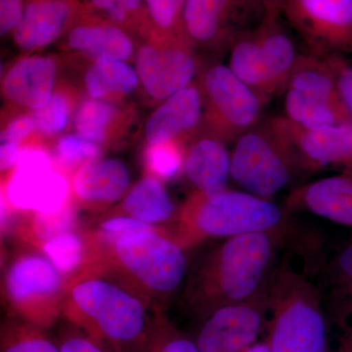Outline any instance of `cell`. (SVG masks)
Listing matches in <instances>:
<instances>
[{
  "label": "cell",
  "instance_id": "1",
  "mask_svg": "<svg viewBox=\"0 0 352 352\" xmlns=\"http://www.w3.org/2000/svg\"><path fill=\"white\" fill-rule=\"evenodd\" d=\"M291 238L283 233L263 232L224 240L190 273L183 307L200 323L219 308L261 295L276 270L280 249Z\"/></svg>",
  "mask_w": 352,
  "mask_h": 352
},
{
  "label": "cell",
  "instance_id": "2",
  "mask_svg": "<svg viewBox=\"0 0 352 352\" xmlns=\"http://www.w3.org/2000/svg\"><path fill=\"white\" fill-rule=\"evenodd\" d=\"M150 309L131 289L89 270L67 286L61 317L112 352H142L151 326Z\"/></svg>",
  "mask_w": 352,
  "mask_h": 352
},
{
  "label": "cell",
  "instance_id": "3",
  "mask_svg": "<svg viewBox=\"0 0 352 352\" xmlns=\"http://www.w3.org/2000/svg\"><path fill=\"white\" fill-rule=\"evenodd\" d=\"M101 272L113 273V279L143 298L151 307L162 309L182 287L188 273V259L171 235L157 228L122 235H102Z\"/></svg>",
  "mask_w": 352,
  "mask_h": 352
},
{
  "label": "cell",
  "instance_id": "4",
  "mask_svg": "<svg viewBox=\"0 0 352 352\" xmlns=\"http://www.w3.org/2000/svg\"><path fill=\"white\" fill-rule=\"evenodd\" d=\"M291 214L270 200L226 189L212 195L195 193L176 212L173 238L185 249L207 239L245 234L279 232L295 237Z\"/></svg>",
  "mask_w": 352,
  "mask_h": 352
},
{
  "label": "cell",
  "instance_id": "5",
  "mask_svg": "<svg viewBox=\"0 0 352 352\" xmlns=\"http://www.w3.org/2000/svg\"><path fill=\"white\" fill-rule=\"evenodd\" d=\"M320 289L284 258L268 286L266 340L270 352H327L328 324Z\"/></svg>",
  "mask_w": 352,
  "mask_h": 352
},
{
  "label": "cell",
  "instance_id": "6",
  "mask_svg": "<svg viewBox=\"0 0 352 352\" xmlns=\"http://www.w3.org/2000/svg\"><path fill=\"white\" fill-rule=\"evenodd\" d=\"M300 56L282 16L264 15L256 27L234 38L228 67L267 104L283 94Z\"/></svg>",
  "mask_w": 352,
  "mask_h": 352
},
{
  "label": "cell",
  "instance_id": "7",
  "mask_svg": "<svg viewBox=\"0 0 352 352\" xmlns=\"http://www.w3.org/2000/svg\"><path fill=\"white\" fill-rule=\"evenodd\" d=\"M66 289V278L43 252L20 254L4 274V296L13 318L45 331L61 317Z\"/></svg>",
  "mask_w": 352,
  "mask_h": 352
},
{
  "label": "cell",
  "instance_id": "8",
  "mask_svg": "<svg viewBox=\"0 0 352 352\" xmlns=\"http://www.w3.org/2000/svg\"><path fill=\"white\" fill-rule=\"evenodd\" d=\"M298 173L295 157L267 120L235 141L230 175L243 191L270 200Z\"/></svg>",
  "mask_w": 352,
  "mask_h": 352
},
{
  "label": "cell",
  "instance_id": "9",
  "mask_svg": "<svg viewBox=\"0 0 352 352\" xmlns=\"http://www.w3.org/2000/svg\"><path fill=\"white\" fill-rule=\"evenodd\" d=\"M201 87L214 138L224 143L235 142L242 134L258 126L265 104L228 65L210 67L203 76Z\"/></svg>",
  "mask_w": 352,
  "mask_h": 352
},
{
  "label": "cell",
  "instance_id": "10",
  "mask_svg": "<svg viewBox=\"0 0 352 352\" xmlns=\"http://www.w3.org/2000/svg\"><path fill=\"white\" fill-rule=\"evenodd\" d=\"M292 29L311 54L352 55V0H285L282 8Z\"/></svg>",
  "mask_w": 352,
  "mask_h": 352
},
{
  "label": "cell",
  "instance_id": "11",
  "mask_svg": "<svg viewBox=\"0 0 352 352\" xmlns=\"http://www.w3.org/2000/svg\"><path fill=\"white\" fill-rule=\"evenodd\" d=\"M283 96L285 110L300 124H320L335 116L352 122L325 57L300 54Z\"/></svg>",
  "mask_w": 352,
  "mask_h": 352
},
{
  "label": "cell",
  "instance_id": "12",
  "mask_svg": "<svg viewBox=\"0 0 352 352\" xmlns=\"http://www.w3.org/2000/svg\"><path fill=\"white\" fill-rule=\"evenodd\" d=\"M69 185L54 168L52 157L43 148L21 153L4 198L11 207L34 214H53L68 204Z\"/></svg>",
  "mask_w": 352,
  "mask_h": 352
},
{
  "label": "cell",
  "instance_id": "13",
  "mask_svg": "<svg viewBox=\"0 0 352 352\" xmlns=\"http://www.w3.org/2000/svg\"><path fill=\"white\" fill-rule=\"evenodd\" d=\"M267 315L268 287L251 300L215 310L193 337L199 352L247 351L266 327Z\"/></svg>",
  "mask_w": 352,
  "mask_h": 352
},
{
  "label": "cell",
  "instance_id": "14",
  "mask_svg": "<svg viewBox=\"0 0 352 352\" xmlns=\"http://www.w3.org/2000/svg\"><path fill=\"white\" fill-rule=\"evenodd\" d=\"M267 122L293 154L300 173L330 168L352 170V122L307 131L282 116Z\"/></svg>",
  "mask_w": 352,
  "mask_h": 352
},
{
  "label": "cell",
  "instance_id": "15",
  "mask_svg": "<svg viewBox=\"0 0 352 352\" xmlns=\"http://www.w3.org/2000/svg\"><path fill=\"white\" fill-rule=\"evenodd\" d=\"M264 16L258 0H186L183 12V34L200 44L226 43L245 30L252 20Z\"/></svg>",
  "mask_w": 352,
  "mask_h": 352
},
{
  "label": "cell",
  "instance_id": "16",
  "mask_svg": "<svg viewBox=\"0 0 352 352\" xmlns=\"http://www.w3.org/2000/svg\"><path fill=\"white\" fill-rule=\"evenodd\" d=\"M197 61L186 39L176 38L166 45H145L136 57L139 80L150 96L166 98L191 85L197 74Z\"/></svg>",
  "mask_w": 352,
  "mask_h": 352
},
{
  "label": "cell",
  "instance_id": "17",
  "mask_svg": "<svg viewBox=\"0 0 352 352\" xmlns=\"http://www.w3.org/2000/svg\"><path fill=\"white\" fill-rule=\"evenodd\" d=\"M283 208L289 214L307 212L352 227V170L296 187L287 197Z\"/></svg>",
  "mask_w": 352,
  "mask_h": 352
},
{
  "label": "cell",
  "instance_id": "18",
  "mask_svg": "<svg viewBox=\"0 0 352 352\" xmlns=\"http://www.w3.org/2000/svg\"><path fill=\"white\" fill-rule=\"evenodd\" d=\"M204 115L201 90L189 85L164 100L148 120L145 136L148 144L178 140L201 124Z\"/></svg>",
  "mask_w": 352,
  "mask_h": 352
},
{
  "label": "cell",
  "instance_id": "19",
  "mask_svg": "<svg viewBox=\"0 0 352 352\" xmlns=\"http://www.w3.org/2000/svg\"><path fill=\"white\" fill-rule=\"evenodd\" d=\"M55 78L56 65L52 58L25 57L7 72L2 89L9 101L36 111L52 97Z\"/></svg>",
  "mask_w": 352,
  "mask_h": 352
},
{
  "label": "cell",
  "instance_id": "20",
  "mask_svg": "<svg viewBox=\"0 0 352 352\" xmlns=\"http://www.w3.org/2000/svg\"><path fill=\"white\" fill-rule=\"evenodd\" d=\"M214 136L197 140L185 153L184 171L195 193L212 195L227 189L231 178V153Z\"/></svg>",
  "mask_w": 352,
  "mask_h": 352
},
{
  "label": "cell",
  "instance_id": "21",
  "mask_svg": "<svg viewBox=\"0 0 352 352\" xmlns=\"http://www.w3.org/2000/svg\"><path fill=\"white\" fill-rule=\"evenodd\" d=\"M131 176L126 164L113 157H96L80 166L73 189L80 201L95 205L115 203L126 195Z\"/></svg>",
  "mask_w": 352,
  "mask_h": 352
},
{
  "label": "cell",
  "instance_id": "22",
  "mask_svg": "<svg viewBox=\"0 0 352 352\" xmlns=\"http://www.w3.org/2000/svg\"><path fill=\"white\" fill-rule=\"evenodd\" d=\"M71 13L68 0H31L13 32L14 41L21 50L45 47L63 32Z\"/></svg>",
  "mask_w": 352,
  "mask_h": 352
},
{
  "label": "cell",
  "instance_id": "23",
  "mask_svg": "<svg viewBox=\"0 0 352 352\" xmlns=\"http://www.w3.org/2000/svg\"><path fill=\"white\" fill-rule=\"evenodd\" d=\"M124 214L156 226L175 219L176 210L161 179L146 176L139 180L122 201Z\"/></svg>",
  "mask_w": 352,
  "mask_h": 352
},
{
  "label": "cell",
  "instance_id": "24",
  "mask_svg": "<svg viewBox=\"0 0 352 352\" xmlns=\"http://www.w3.org/2000/svg\"><path fill=\"white\" fill-rule=\"evenodd\" d=\"M68 44L72 50L96 59L102 57L126 60L133 52L131 38L117 25H82L69 32Z\"/></svg>",
  "mask_w": 352,
  "mask_h": 352
},
{
  "label": "cell",
  "instance_id": "25",
  "mask_svg": "<svg viewBox=\"0 0 352 352\" xmlns=\"http://www.w3.org/2000/svg\"><path fill=\"white\" fill-rule=\"evenodd\" d=\"M139 82L136 69L124 60L113 58H98L85 74V87L94 99H102L109 95L131 94L138 87Z\"/></svg>",
  "mask_w": 352,
  "mask_h": 352
},
{
  "label": "cell",
  "instance_id": "26",
  "mask_svg": "<svg viewBox=\"0 0 352 352\" xmlns=\"http://www.w3.org/2000/svg\"><path fill=\"white\" fill-rule=\"evenodd\" d=\"M43 252L65 278L75 277L82 270L89 251L82 236L75 231L58 234L43 244Z\"/></svg>",
  "mask_w": 352,
  "mask_h": 352
},
{
  "label": "cell",
  "instance_id": "27",
  "mask_svg": "<svg viewBox=\"0 0 352 352\" xmlns=\"http://www.w3.org/2000/svg\"><path fill=\"white\" fill-rule=\"evenodd\" d=\"M43 329L13 318L2 325L0 352H60Z\"/></svg>",
  "mask_w": 352,
  "mask_h": 352
},
{
  "label": "cell",
  "instance_id": "28",
  "mask_svg": "<svg viewBox=\"0 0 352 352\" xmlns=\"http://www.w3.org/2000/svg\"><path fill=\"white\" fill-rule=\"evenodd\" d=\"M142 352H199L193 337L170 320L164 310L153 314L149 333Z\"/></svg>",
  "mask_w": 352,
  "mask_h": 352
},
{
  "label": "cell",
  "instance_id": "29",
  "mask_svg": "<svg viewBox=\"0 0 352 352\" xmlns=\"http://www.w3.org/2000/svg\"><path fill=\"white\" fill-rule=\"evenodd\" d=\"M115 115V107L100 99L82 102L76 112L75 126L78 135L100 145L105 141L109 124Z\"/></svg>",
  "mask_w": 352,
  "mask_h": 352
},
{
  "label": "cell",
  "instance_id": "30",
  "mask_svg": "<svg viewBox=\"0 0 352 352\" xmlns=\"http://www.w3.org/2000/svg\"><path fill=\"white\" fill-rule=\"evenodd\" d=\"M326 273L335 300L352 314V240L335 252L326 266Z\"/></svg>",
  "mask_w": 352,
  "mask_h": 352
},
{
  "label": "cell",
  "instance_id": "31",
  "mask_svg": "<svg viewBox=\"0 0 352 352\" xmlns=\"http://www.w3.org/2000/svg\"><path fill=\"white\" fill-rule=\"evenodd\" d=\"M185 153L178 140L149 145L145 154L146 164L155 177L173 179L183 171Z\"/></svg>",
  "mask_w": 352,
  "mask_h": 352
},
{
  "label": "cell",
  "instance_id": "32",
  "mask_svg": "<svg viewBox=\"0 0 352 352\" xmlns=\"http://www.w3.org/2000/svg\"><path fill=\"white\" fill-rule=\"evenodd\" d=\"M69 102L64 95L53 94L43 107L34 111V119L39 131L46 135H56L68 126Z\"/></svg>",
  "mask_w": 352,
  "mask_h": 352
},
{
  "label": "cell",
  "instance_id": "33",
  "mask_svg": "<svg viewBox=\"0 0 352 352\" xmlns=\"http://www.w3.org/2000/svg\"><path fill=\"white\" fill-rule=\"evenodd\" d=\"M157 29L170 34H183V12L186 0H146Z\"/></svg>",
  "mask_w": 352,
  "mask_h": 352
},
{
  "label": "cell",
  "instance_id": "34",
  "mask_svg": "<svg viewBox=\"0 0 352 352\" xmlns=\"http://www.w3.org/2000/svg\"><path fill=\"white\" fill-rule=\"evenodd\" d=\"M56 154L60 163L73 166L87 163L90 160L100 157V145L78 134H68L60 139L56 147Z\"/></svg>",
  "mask_w": 352,
  "mask_h": 352
},
{
  "label": "cell",
  "instance_id": "35",
  "mask_svg": "<svg viewBox=\"0 0 352 352\" xmlns=\"http://www.w3.org/2000/svg\"><path fill=\"white\" fill-rule=\"evenodd\" d=\"M75 220V208L68 201L65 207L53 214H34L32 231L43 244L58 234L73 230Z\"/></svg>",
  "mask_w": 352,
  "mask_h": 352
},
{
  "label": "cell",
  "instance_id": "36",
  "mask_svg": "<svg viewBox=\"0 0 352 352\" xmlns=\"http://www.w3.org/2000/svg\"><path fill=\"white\" fill-rule=\"evenodd\" d=\"M60 352H112L82 329L67 322L56 340Z\"/></svg>",
  "mask_w": 352,
  "mask_h": 352
},
{
  "label": "cell",
  "instance_id": "37",
  "mask_svg": "<svg viewBox=\"0 0 352 352\" xmlns=\"http://www.w3.org/2000/svg\"><path fill=\"white\" fill-rule=\"evenodd\" d=\"M325 58L332 69L342 104L352 120V60L344 55H330Z\"/></svg>",
  "mask_w": 352,
  "mask_h": 352
},
{
  "label": "cell",
  "instance_id": "38",
  "mask_svg": "<svg viewBox=\"0 0 352 352\" xmlns=\"http://www.w3.org/2000/svg\"><path fill=\"white\" fill-rule=\"evenodd\" d=\"M90 2L113 22L120 24L129 22L141 7V0H90Z\"/></svg>",
  "mask_w": 352,
  "mask_h": 352
},
{
  "label": "cell",
  "instance_id": "39",
  "mask_svg": "<svg viewBox=\"0 0 352 352\" xmlns=\"http://www.w3.org/2000/svg\"><path fill=\"white\" fill-rule=\"evenodd\" d=\"M151 228H157V227L149 226V224L126 214L105 220L102 222L100 226L102 235L108 236V237Z\"/></svg>",
  "mask_w": 352,
  "mask_h": 352
},
{
  "label": "cell",
  "instance_id": "40",
  "mask_svg": "<svg viewBox=\"0 0 352 352\" xmlns=\"http://www.w3.org/2000/svg\"><path fill=\"white\" fill-rule=\"evenodd\" d=\"M25 0H0V32L6 36L15 31L23 14Z\"/></svg>",
  "mask_w": 352,
  "mask_h": 352
},
{
  "label": "cell",
  "instance_id": "41",
  "mask_svg": "<svg viewBox=\"0 0 352 352\" xmlns=\"http://www.w3.org/2000/svg\"><path fill=\"white\" fill-rule=\"evenodd\" d=\"M36 126L34 118L22 117L14 120L1 132V142L19 143L34 131Z\"/></svg>",
  "mask_w": 352,
  "mask_h": 352
},
{
  "label": "cell",
  "instance_id": "42",
  "mask_svg": "<svg viewBox=\"0 0 352 352\" xmlns=\"http://www.w3.org/2000/svg\"><path fill=\"white\" fill-rule=\"evenodd\" d=\"M1 143V147H0V168H1V170L15 168L21 152L19 144L15 142Z\"/></svg>",
  "mask_w": 352,
  "mask_h": 352
},
{
  "label": "cell",
  "instance_id": "43",
  "mask_svg": "<svg viewBox=\"0 0 352 352\" xmlns=\"http://www.w3.org/2000/svg\"><path fill=\"white\" fill-rule=\"evenodd\" d=\"M263 7L264 15L282 16L285 0H258Z\"/></svg>",
  "mask_w": 352,
  "mask_h": 352
},
{
  "label": "cell",
  "instance_id": "44",
  "mask_svg": "<svg viewBox=\"0 0 352 352\" xmlns=\"http://www.w3.org/2000/svg\"><path fill=\"white\" fill-rule=\"evenodd\" d=\"M338 352H352V328L342 340Z\"/></svg>",
  "mask_w": 352,
  "mask_h": 352
},
{
  "label": "cell",
  "instance_id": "45",
  "mask_svg": "<svg viewBox=\"0 0 352 352\" xmlns=\"http://www.w3.org/2000/svg\"><path fill=\"white\" fill-rule=\"evenodd\" d=\"M245 352H270L266 342H256Z\"/></svg>",
  "mask_w": 352,
  "mask_h": 352
}]
</instances>
